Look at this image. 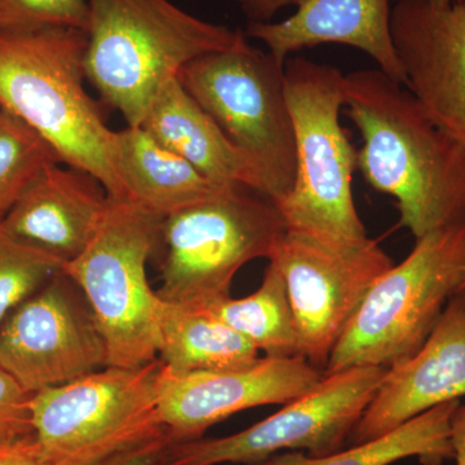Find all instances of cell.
I'll return each mask as SVG.
<instances>
[{"label":"cell","mask_w":465,"mask_h":465,"mask_svg":"<svg viewBox=\"0 0 465 465\" xmlns=\"http://www.w3.org/2000/svg\"><path fill=\"white\" fill-rule=\"evenodd\" d=\"M344 110L362 137L357 168L396 198L415 241L465 224V145L434 124L414 94L381 69L344 76Z\"/></svg>","instance_id":"1"},{"label":"cell","mask_w":465,"mask_h":465,"mask_svg":"<svg viewBox=\"0 0 465 465\" xmlns=\"http://www.w3.org/2000/svg\"><path fill=\"white\" fill-rule=\"evenodd\" d=\"M87 33L69 26L0 30V109L29 125L67 166L94 174L110 200H128L113 136L85 90Z\"/></svg>","instance_id":"2"},{"label":"cell","mask_w":465,"mask_h":465,"mask_svg":"<svg viewBox=\"0 0 465 465\" xmlns=\"http://www.w3.org/2000/svg\"><path fill=\"white\" fill-rule=\"evenodd\" d=\"M87 81L127 125H142L161 88L195 58L229 50L244 33L170 0H87Z\"/></svg>","instance_id":"3"},{"label":"cell","mask_w":465,"mask_h":465,"mask_svg":"<svg viewBox=\"0 0 465 465\" xmlns=\"http://www.w3.org/2000/svg\"><path fill=\"white\" fill-rule=\"evenodd\" d=\"M344 74L307 57L284 64L287 105L295 134L296 176L278 210L287 231L336 241L367 237L353 200L357 152L341 124Z\"/></svg>","instance_id":"4"},{"label":"cell","mask_w":465,"mask_h":465,"mask_svg":"<svg viewBox=\"0 0 465 465\" xmlns=\"http://www.w3.org/2000/svg\"><path fill=\"white\" fill-rule=\"evenodd\" d=\"M465 224L428 232L376 281L333 348L324 372L391 369L415 356L450 299L463 290Z\"/></svg>","instance_id":"5"},{"label":"cell","mask_w":465,"mask_h":465,"mask_svg":"<svg viewBox=\"0 0 465 465\" xmlns=\"http://www.w3.org/2000/svg\"><path fill=\"white\" fill-rule=\"evenodd\" d=\"M163 220L137 202L110 200L87 249L63 266L94 312L109 366L133 369L158 360L161 299L146 265L163 244Z\"/></svg>","instance_id":"6"},{"label":"cell","mask_w":465,"mask_h":465,"mask_svg":"<svg viewBox=\"0 0 465 465\" xmlns=\"http://www.w3.org/2000/svg\"><path fill=\"white\" fill-rule=\"evenodd\" d=\"M277 204L242 186L164 217L158 298L203 312L231 296L232 278L252 260L271 258L286 234Z\"/></svg>","instance_id":"7"},{"label":"cell","mask_w":465,"mask_h":465,"mask_svg":"<svg viewBox=\"0 0 465 465\" xmlns=\"http://www.w3.org/2000/svg\"><path fill=\"white\" fill-rule=\"evenodd\" d=\"M179 79L226 137L258 166L266 197L274 203L282 201L296 176L284 64L271 52L253 47L243 35L229 50L191 61Z\"/></svg>","instance_id":"8"},{"label":"cell","mask_w":465,"mask_h":465,"mask_svg":"<svg viewBox=\"0 0 465 465\" xmlns=\"http://www.w3.org/2000/svg\"><path fill=\"white\" fill-rule=\"evenodd\" d=\"M161 361L106 366L30 397L33 433L54 465H92L167 436L158 412Z\"/></svg>","instance_id":"9"},{"label":"cell","mask_w":465,"mask_h":465,"mask_svg":"<svg viewBox=\"0 0 465 465\" xmlns=\"http://www.w3.org/2000/svg\"><path fill=\"white\" fill-rule=\"evenodd\" d=\"M385 371L362 366L324 372L307 393L242 432L171 443L163 465H255L283 450H305L311 457L335 454L371 402Z\"/></svg>","instance_id":"10"},{"label":"cell","mask_w":465,"mask_h":465,"mask_svg":"<svg viewBox=\"0 0 465 465\" xmlns=\"http://www.w3.org/2000/svg\"><path fill=\"white\" fill-rule=\"evenodd\" d=\"M268 260L286 283L300 356L322 371L369 291L394 265L369 237L336 241L300 231H287Z\"/></svg>","instance_id":"11"},{"label":"cell","mask_w":465,"mask_h":465,"mask_svg":"<svg viewBox=\"0 0 465 465\" xmlns=\"http://www.w3.org/2000/svg\"><path fill=\"white\" fill-rule=\"evenodd\" d=\"M106 366L108 345L94 312L63 271L0 324V367L26 393L60 387Z\"/></svg>","instance_id":"12"},{"label":"cell","mask_w":465,"mask_h":465,"mask_svg":"<svg viewBox=\"0 0 465 465\" xmlns=\"http://www.w3.org/2000/svg\"><path fill=\"white\" fill-rule=\"evenodd\" d=\"M323 375L300 356H265L237 369L191 374L161 365L155 382L159 418L173 443L202 439L211 427L243 410L298 399Z\"/></svg>","instance_id":"13"},{"label":"cell","mask_w":465,"mask_h":465,"mask_svg":"<svg viewBox=\"0 0 465 465\" xmlns=\"http://www.w3.org/2000/svg\"><path fill=\"white\" fill-rule=\"evenodd\" d=\"M391 35L406 87L434 124L465 145V2L394 3Z\"/></svg>","instance_id":"14"},{"label":"cell","mask_w":465,"mask_h":465,"mask_svg":"<svg viewBox=\"0 0 465 465\" xmlns=\"http://www.w3.org/2000/svg\"><path fill=\"white\" fill-rule=\"evenodd\" d=\"M464 396L465 289L450 299L420 351L385 371L349 439L353 445L374 440L433 407Z\"/></svg>","instance_id":"15"},{"label":"cell","mask_w":465,"mask_h":465,"mask_svg":"<svg viewBox=\"0 0 465 465\" xmlns=\"http://www.w3.org/2000/svg\"><path fill=\"white\" fill-rule=\"evenodd\" d=\"M109 202L105 186L94 174L54 163L36 177L0 228L65 265L87 249Z\"/></svg>","instance_id":"16"},{"label":"cell","mask_w":465,"mask_h":465,"mask_svg":"<svg viewBox=\"0 0 465 465\" xmlns=\"http://www.w3.org/2000/svg\"><path fill=\"white\" fill-rule=\"evenodd\" d=\"M296 11L278 23H249L244 35L264 43L280 63L320 45L365 52L379 69L406 85L391 35V0H292Z\"/></svg>","instance_id":"17"},{"label":"cell","mask_w":465,"mask_h":465,"mask_svg":"<svg viewBox=\"0 0 465 465\" xmlns=\"http://www.w3.org/2000/svg\"><path fill=\"white\" fill-rule=\"evenodd\" d=\"M142 127L213 182L242 186L266 197L264 177L258 166L193 99L179 76L158 92Z\"/></svg>","instance_id":"18"},{"label":"cell","mask_w":465,"mask_h":465,"mask_svg":"<svg viewBox=\"0 0 465 465\" xmlns=\"http://www.w3.org/2000/svg\"><path fill=\"white\" fill-rule=\"evenodd\" d=\"M113 162L128 200L164 217L234 188L208 179L142 125L114 131Z\"/></svg>","instance_id":"19"},{"label":"cell","mask_w":465,"mask_h":465,"mask_svg":"<svg viewBox=\"0 0 465 465\" xmlns=\"http://www.w3.org/2000/svg\"><path fill=\"white\" fill-rule=\"evenodd\" d=\"M158 354L176 374L237 369L259 360V351L228 324L206 312L161 300Z\"/></svg>","instance_id":"20"},{"label":"cell","mask_w":465,"mask_h":465,"mask_svg":"<svg viewBox=\"0 0 465 465\" xmlns=\"http://www.w3.org/2000/svg\"><path fill=\"white\" fill-rule=\"evenodd\" d=\"M460 401L433 407L374 440L327 457L290 451L255 465H391L418 458L423 465H442L452 459L450 421Z\"/></svg>","instance_id":"21"},{"label":"cell","mask_w":465,"mask_h":465,"mask_svg":"<svg viewBox=\"0 0 465 465\" xmlns=\"http://www.w3.org/2000/svg\"><path fill=\"white\" fill-rule=\"evenodd\" d=\"M203 312L228 324L266 357L300 356L298 329L286 283L273 262H269L255 292L242 299L229 296Z\"/></svg>","instance_id":"22"},{"label":"cell","mask_w":465,"mask_h":465,"mask_svg":"<svg viewBox=\"0 0 465 465\" xmlns=\"http://www.w3.org/2000/svg\"><path fill=\"white\" fill-rule=\"evenodd\" d=\"M63 163L35 131L3 110L0 115V222L48 166Z\"/></svg>","instance_id":"23"},{"label":"cell","mask_w":465,"mask_h":465,"mask_svg":"<svg viewBox=\"0 0 465 465\" xmlns=\"http://www.w3.org/2000/svg\"><path fill=\"white\" fill-rule=\"evenodd\" d=\"M63 266L50 253L17 241L0 228V324Z\"/></svg>","instance_id":"24"},{"label":"cell","mask_w":465,"mask_h":465,"mask_svg":"<svg viewBox=\"0 0 465 465\" xmlns=\"http://www.w3.org/2000/svg\"><path fill=\"white\" fill-rule=\"evenodd\" d=\"M87 0H0V30L69 26L87 32Z\"/></svg>","instance_id":"25"},{"label":"cell","mask_w":465,"mask_h":465,"mask_svg":"<svg viewBox=\"0 0 465 465\" xmlns=\"http://www.w3.org/2000/svg\"><path fill=\"white\" fill-rule=\"evenodd\" d=\"M30 397L32 394L0 367V442L33 433Z\"/></svg>","instance_id":"26"},{"label":"cell","mask_w":465,"mask_h":465,"mask_svg":"<svg viewBox=\"0 0 465 465\" xmlns=\"http://www.w3.org/2000/svg\"><path fill=\"white\" fill-rule=\"evenodd\" d=\"M0 465H54L34 433L0 442Z\"/></svg>","instance_id":"27"},{"label":"cell","mask_w":465,"mask_h":465,"mask_svg":"<svg viewBox=\"0 0 465 465\" xmlns=\"http://www.w3.org/2000/svg\"><path fill=\"white\" fill-rule=\"evenodd\" d=\"M171 443L168 436L161 437L92 465H163L164 455Z\"/></svg>","instance_id":"28"},{"label":"cell","mask_w":465,"mask_h":465,"mask_svg":"<svg viewBox=\"0 0 465 465\" xmlns=\"http://www.w3.org/2000/svg\"><path fill=\"white\" fill-rule=\"evenodd\" d=\"M249 23H272L275 15L292 0H237Z\"/></svg>","instance_id":"29"},{"label":"cell","mask_w":465,"mask_h":465,"mask_svg":"<svg viewBox=\"0 0 465 465\" xmlns=\"http://www.w3.org/2000/svg\"><path fill=\"white\" fill-rule=\"evenodd\" d=\"M452 459L457 465H465V405L459 403L450 421Z\"/></svg>","instance_id":"30"},{"label":"cell","mask_w":465,"mask_h":465,"mask_svg":"<svg viewBox=\"0 0 465 465\" xmlns=\"http://www.w3.org/2000/svg\"><path fill=\"white\" fill-rule=\"evenodd\" d=\"M401 2V0H391V3ZM421 2L430 3L433 5H439V7H445V5H455V3L465 2V0H421Z\"/></svg>","instance_id":"31"},{"label":"cell","mask_w":465,"mask_h":465,"mask_svg":"<svg viewBox=\"0 0 465 465\" xmlns=\"http://www.w3.org/2000/svg\"><path fill=\"white\" fill-rule=\"evenodd\" d=\"M463 289H465V278H464Z\"/></svg>","instance_id":"32"},{"label":"cell","mask_w":465,"mask_h":465,"mask_svg":"<svg viewBox=\"0 0 465 465\" xmlns=\"http://www.w3.org/2000/svg\"><path fill=\"white\" fill-rule=\"evenodd\" d=\"M2 112H3V110H2V109H0V115H2Z\"/></svg>","instance_id":"33"}]
</instances>
